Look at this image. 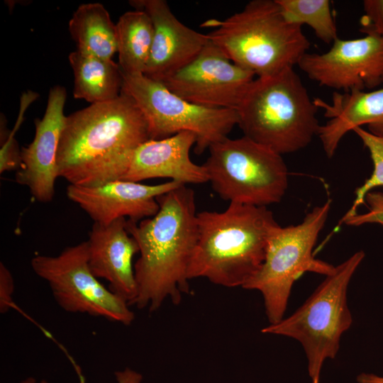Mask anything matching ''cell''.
Here are the masks:
<instances>
[{"label":"cell","mask_w":383,"mask_h":383,"mask_svg":"<svg viewBox=\"0 0 383 383\" xmlns=\"http://www.w3.org/2000/svg\"><path fill=\"white\" fill-rule=\"evenodd\" d=\"M149 139L146 119L129 95L121 91L113 100L91 104L66 116L58 177L80 187L122 179L134 151Z\"/></svg>","instance_id":"1"},{"label":"cell","mask_w":383,"mask_h":383,"mask_svg":"<svg viewBox=\"0 0 383 383\" xmlns=\"http://www.w3.org/2000/svg\"><path fill=\"white\" fill-rule=\"evenodd\" d=\"M160 209L127 230L139 248L134 265L138 296L134 305L157 310L167 298L178 304L189 293L188 270L198 238L194 192L182 184L157 198Z\"/></svg>","instance_id":"2"},{"label":"cell","mask_w":383,"mask_h":383,"mask_svg":"<svg viewBox=\"0 0 383 383\" xmlns=\"http://www.w3.org/2000/svg\"><path fill=\"white\" fill-rule=\"evenodd\" d=\"M198 238L188 279L243 287L260 269L269 238L279 226L266 206L230 203L221 212L197 213Z\"/></svg>","instance_id":"3"},{"label":"cell","mask_w":383,"mask_h":383,"mask_svg":"<svg viewBox=\"0 0 383 383\" xmlns=\"http://www.w3.org/2000/svg\"><path fill=\"white\" fill-rule=\"evenodd\" d=\"M200 26L215 28L207 34L209 40L257 77L294 68L310 47L302 27L286 20L276 0L250 1L229 17Z\"/></svg>","instance_id":"4"},{"label":"cell","mask_w":383,"mask_h":383,"mask_svg":"<svg viewBox=\"0 0 383 383\" xmlns=\"http://www.w3.org/2000/svg\"><path fill=\"white\" fill-rule=\"evenodd\" d=\"M318 107L294 68L256 77L236 109L244 136L283 155L306 147L318 135Z\"/></svg>","instance_id":"5"},{"label":"cell","mask_w":383,"mask_h":383,"mask_svg":"<svg viewBox=\"0 0 383 383\" xmlns=\"http://www.w3.org/2000/svg\"><path fill=\"white\" fill-rule=\"evenodd\" d=\"M360 250L335 266L312 294L291 316L263 328L262 333L287 336L298 340L308 360L311 383H319L323 365L334 359L344 332L353 318L347 303L349 282L363 260Z\"/></svg>","instance_id":"6"},{"label":"cell","mask_w":383,"mask_h":383,"mask_svg":"<svg viewBox=\"0 0 383 383\" xmlns=\"http://www.w3.org/2000/svg\"><path fill=\"white\" fill-rule=\"evenodd\" d=\"M331 200L314 207L301 223L277 227L270 235L263 263L243 287L259 291L270 324L283 318L294 282L304 272L331 274L335 266L315 259L313 249L331 209Z\"/></svg>","instance_id":"7"},{"label":"cell","mask_w":383,"mask_h":383,"mask_svg":"<svg viewBox=\"0 0 383 383\" xmlns=\"http://www.w3.org/2000/svg\"><path fill=\"white\" fill-rule=\"evenodd\" d=\"M202 165L213 191L223 200L255 206L279 203L288 187L282 155L243 136L211 145Z\"/></svg>","instance_id":"8"},{"label":"cell","mask_w":383,"mask_h":383,"mask_svg":"<svg viewBox=\"0 0 383 383\" xmlns=\"http://www.w3.org/2000/svg\"><path fill=\"white\" fill-rule=\"evenodd\" d=\"M121 91L129 95L144 115L150 139L160 140L179 132L196 136L194 152L202 154L226 138L235 125V110L211 109L190 103L163 84L143 74L123 73Z\"/></svg>","instance_id":"9"},{"label":"cell","mask_w":383,"mask_h":383,"mask_svg":"<svg viewBox=\"0 0 383 383\" xmlns=\"http://www.w3.org/2000/svg\"><path fill=\"white\" fill-rule=\"evenodd\" d=\"M30 264L64 311L125 326L133 321L135 314L128 302L102 284L90 270L87 241L67 247L55 256L37 255Z\"/></svg>","instance_id":"10"},{"label":"cell","mask_w":383,"mask_h":383,"mask_svg":"<svg viewBox=\"0 0 383 383\" xmlns=\"http://www.w3.org/2000/svg\"><path fill=\"white\" fill-rule=\"evenodd\" d=\"M255 78L209 40L190 63L162 84L194 104L236 110Z\"/></svg>","instance_id":"11"},{"label":"cell","mask_w":383,"mask_h":383,"mask_svg":"<svg viewBox=\"0 0 383 383\" xmlns=\"http://www.w3.org/2000/svg\"><path fill=\"white\" fill-rule=\"evenodd\" d=\"M297 65L309 79L336 91L372 89L383 84V38H338L328 51L306 52Z\"/></svg>","instance_id":"12"},{"label":"cell","mask_w":383,"mask_h":383,"mask_svg":"<svg viewBox=\"0 0 383 383\" xmlns=\"http://www.w3.org/2000/svg\"><path fill=\"white\" fill-rule=\"evenodd\" d=\"M67 91L56 85L50 89L43 117L35 121L33 141L21 148V166L15 181L26 187L32 196L41 203L50 202L58 177L57 153L66 116L64 107Z\"/></svg>","instance_id":"13"},{"label":"cell","mask_w":383,"mask_h":383,"mask_svg":"<svg viewBox=\"0 0 383 383\" xmlns=\"http://www.w3.org/2000/svg\"><path fill=\"white\" fill-rule=\"evenodd\" d=\"M182 184L172 180L148 185L119 179L95 187L70 184L66 194L95 223L106 225L123 218L138 223L157 213L159 196Z\"/></svg>","instance_id":"14"},{"label":"cell","mask_w":383,"mask_h":383,"mask_svg":"<svg viewBox=\"0 0 383 383\" xmlns=\"http://www.w3.org/2000/svg\"><path fill=\"white\" fill-rule=\"evenodd\" d=\"M135 9L152 20L154 35L150 58L143 74L163 83L190 63L209 42L207 34L182 23L165 0H131Z\"/></svg>","instance_id":"15"},{"label":"cell","mask_w":383,"mask_h":383,"mask_svg":"<svg viewBox=\"0 0 383 383\" xmlns=\"http://www.w3.org/2000/svg\"><path fill=\"white\" fill-rule=\"evenodd\" d=\"M126 225L124 218L106 225L94 223L87 243L92 273L108 282V288L131 306L138 296L133 258L139 248Z\"/></svg>","instance_id":"16"},{"label":"cell","mask_w":383,"mask_h":383,"mask_svg":"<svg viewBox=\"0 0 383 383\" xmlns=\"http://www.w3.org/2000/svg\"><path fill=\"white\" fill-rule=\"evenodd\" d=\"M196 136L189 131L160 140L149 139L134 151L128 169L122 180L140 182L163 177L183 184L209 182L203 165L190 158Z\"/></svg>","instance_id":"17"},{"label":"cell","mask_w":383,"mask_h":383,"mask_svg":"<svg viewBox=\"0 0 383 383\" xmlns=\"http://www.w3.org/2000/svg\"><path fill=\"white\" fill-rule=\"evenodd\" d=\"M314 104L329 120L320 126L318 136L327 157H332L343 136L365 125L368 132L383 137V87L373 91H335L331 103L316 98Z\"/></svg>","instance_id":"18"},{"label":"cell","mask_w":383,"mask_h":383,"mask_svg":"<svg viewBox=\"0 0 383 383\" xmlns=\"http://www.w3.org/2000/svg\"><path fill=\"white\" fill-rule=\"evenodd\" d=\"M68 59L74 73L75 99L91 104L113 100L121 94L123 74L118 63L77 50Z\"/></svg>","instance_id":"19"},{"label":"cell","mask_w":383,"mask_h":383,"mask_svg":"<svg viewBox=\"0 0 383 383\" xmlns=\"http://www.w3.org/2000/svg\"><path fill=\"white\" fill-rule=\"evenodd\" d=\"M69 31L79 52L104 59L117 52L116 24L100 3L81 4L69 21Z\"/></svg>","instance_id":"20"},{"label":"cell","mask_w":383,"mask_h":383,"mask_svg":"<svg viewBox=\"0 0 383 383\" xmlns=\"http://www.w3.org/2000/svg\"><path fill=\"white\" fill-rule=\"evenodd\" d=\"M116 28L121 71L128 74H143L153 40L152 20L145 11L135 9L122 14Z\"/></svg>","instance_id":"21"},{"label":"cell","mask_w":383,"mask_h":383,"mask_svg":"<svg viewBox=\"0 0 383 383\" xmlns=\"http://www.w3.org/2000/svg\"><path fill=\"white\" fill-rule=\"evenodd\" d=\"M286 20L292 24H304L312 28L316 37L325 43H333L338 37L331 1L328 0H276Z\"/></svg>","instance_id":"22"},{"label":"cell","mask_w":383,"mask_h":383,"mask_svg":"<svg viewBox=\"0 0 383 383\" xmlns=\"http://www.w3.org/2000/svg\"><path fill=\"white\" fill-rule=\"evenodd\" d=\"M354 131L370 152L373 163V171L370 177L355 191V198L345 216L357 213L358 207L365 203L366 194L372 189L383 186V137L372 135L361 127Z\"/></svg>","instance_id":"23"},{"label":"cell","mask_w":383,"mask_h":383,"mask_svg":"<svg viewBox=\"0 0 383 383\" xmlns=\"http://www.w3.org/2000/svg\"><path fill=\"white\" fill-rule=\"evenodd\" d=\"M21 111L15 128L11 132H7L4 121L1 123V141L3 140L0 150V172L3 173L6 171L16 170L20 169L21 166V150L19 149L18 143L14 137L15 132L20 126L24 111L28 106L27 102L21 104Z\"/></svg>","instance_id":"24"},{"label":"cell","mask_w":383,"mask_h":383,"mask_svg":"<svg viewBox=\"0 0 383 383\" xmlns=\"http://www.w3.org/2000/svg\"><path fill=\"white\" fill-rule=\"evenodd\" d=\"M365 201L369 206L368 212L349 216H343L340 223L352 226L372 223L383 224V192L371 191L366 194Z\"/></svg>","instance_id":"25"},{"label":"cell","mask_w":383,"mask_h":383,"mask_svg":"<svg viewBox=\"0 0 383 383\" xmlns=\"http://www.w3.org/2000/svg\"><path fill=\"white\" fill-rule=\"evenodd\" d=\"M360 19V31L383 38V0H365Z\"/></svg>","instance_id":"26"},{"label":"cell","mask_w":383,"mask_h":383,"mask_svg":"<svg viewBox=\"0 0 383 383\" xmlns=\"http://www.w3.org/2000/svg\"><path fill=\"white\" fill-rule=\"evenodd\" d=\"M14 292V281L13 276L1 262L0 263V312L5 313L13 307V294Z\"/></svg>","instance_id":"27"},{"label":"cell","mask_w":383,"mask_h":383,"mask_svg":"<svg viewBox=\"0 0 383 383\" xmlns=\"http://www.w3.org/2000/svg\"><path fill=\"white\" fill-rule=\"evenodd\" d=\"M70 359L78 375L79 383H86L85 378L80 367L72 358L70 357ZM115 377L117 383H142L143 381L141 374L128 367L125 368L123 370L116 372ZM40 383H48V382L43 379Z\"/></svg>","instance_id":"28"},{"label":"cell","mask_w":383,"mask_h":383,"mask_svg":"<svg viewBox=\"0 0 383 383\" xmlns=\"http://www.w3.org/2000/svg\"><path fill=\"white\" fill-rule=\"evenodd\" d=\"M358 383H383V377L372 373H361L357 377Z\"/></svg>","instance_id":"29"},{"label":"cell","mask_w":383,"mask_h":383,"mask_svg":"<svg viewBox=\"0 0 383 383\" xmlns=\"http://www.w3.org/2000/svg\"><path fill=\"white\" fill-rule=\"evenodd\" d=\"M36 380L35 378L32 377H29L23 380H22L20 383H35Z\"/></svg>","instance_id":"30"}]
</instances>
